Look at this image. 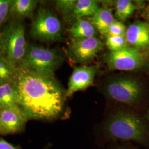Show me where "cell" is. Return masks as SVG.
<instances>
[{
	"instance_id": "6da1fadb",
	"label": "cell",
	"mask_w": 149,
	"mask_h": 149,
	"mask_svg": "<svg viewBox=\"0 0 149 149\" xmlns=\"http://www.w3.org/2000/svg\"><path fill=\"white\" fill-rule=\"evenodd\" d=\"M13 84L18 106L28 119L52 121L64 114L66 91L54 76L18 66Z\"/></svg>"
},
{
	"instance_id": "7a4b0ae2",
	"label": "cell",
	"mask_w": 149,
	"mask_h": 149,
	"mask_svg": "<svg viewBox=\"0 0 149 149\" xmlns=\"http://www.w3.org/2000/svg\"><path fill=\"white\" fill-rule=\"evenodd\" d=\"M102 137L107 142L134 141L146 145L149 133L143 119L133 112L120 110L107 118L102 127Z\"/></svg>"
},
{
	"instance_id": "3957f363",
	"label": "cell",
	"mask_w": 149,
	"mask_h": 149,
	"mask_svg": "<svg viewBox=\"0 0 149 149\" xmlns=\"http://www.w3.org/2000/svg\"><path fill=\"white\" fill-rule=\"evenodd\" d=\"M1 33L3 56L13 66H19L25 56L28 46L23 23L19 20L12 19L5 24Z\"/></svg>"
},
{
	"instance_id": "277c9868",
	"label": "cell",
	"mask_w": 149,
	"mask_h": 149,
	"mask_svg": "<svg viewBox=\"0 0 149 149\" xmlns=\"http://www.w3.org/2000/svg\"><path fill=\"white\" fill-rule=\"evenodd\" d=\"M62 55L55 50L37 45H28L22 66L42 74L54 76L62 64Z\"/></svg>"
},
{
	"instance_id": "5b68a950",
	"label": "cell",
	"mask_w": 149,
	"mask_h": 149,
	"mask_svg": "<svg viewBox=\"0 0 149 149\" xmlns=\"http://www.w3.org/2000/svg\"><path fill=\"white\" fill-rule=\"evenodd\" d=\"M32 37L43 42H54L62 39L63 26L59 18L47 8L40 7L30 28Z\"/></svg>"
},
{
	"instance_id": "8992f818",
	"label": "cell",
	"mask_w": 149,
	"mask_h": 149,
	"mask_svg": "<svg viewBox=\"0 0 149 149\" xmlns=\"http://www.w3.org/2000/svg\"><path fill=\"white\" fill-rule=\"evenodd\" d=\"M105 93L113 101L132 106L140 100L143 90L137 80L129 77H121L112 80L105 87Z\"/></svg>"
},
{
	"instance_id": "52a82bcc",
	"label": "cell",
	"mask_w": 149,
	"mask_h": 149,
	"mask_svg": "<svg viewBox=\"0 0 149 149\" xmlns=\"http://www.w3.org/2000/svg\"><path fill=\"white\" fill-rule=\"evenodd\" d=\"M107 65L111 70L133 71L144 64L143 54L136 48L126 47L116 52H110L104 58Z\"/></svg>"
},
{
	"instance_id": "ba28073f",
	"label": "cell",
	"mask_w": 149,
	"mask_h": 149,
	"mask_svg": "<svg viewBox=\"0 0 149 149\" xmlns=\"http://www.w3.org/2000/svg\"><path fill=\"white\" fill-rule=\"evenodd\" d=\"M101 40L96 37L80 39H71L69 47V54L74 61L86 63L95 58L102 48Z\"/></svg>"
},
{
	"instance_id": "9c48e42d",
	"label": "cell",
	"mask_w": 149,
	"mask_h": 149,
	"mask_svg": "<svg viewBox=\"0 0 149 149\" xmlns=\"http://www.w3.org/2000/svg\"><path fill=\"white\" fill-rule=\"evenodd\" d=\"M28 120L19 106L0 108V135L22 132L24 130Z\"/></svg>"
},
{
	"instance_id": "30bf717a",
	"label": "cell",
	"mask_w": 149,
	"mask_h": 149,
	"mask_svg": "<svg viewBox=\"0 0 149 149\" xmlns=\"http://www.w3.org/2000/svg\"><path fill=\"white\" fill-rule=\"evenodd\" d=\"M98 68L96 66H82L75 68L70 77L66 96L70 97L75 92L85 90L93 83Z\"/></svg>"
},
{
	"instance_id": "8fae6325",
	"label": "cell",
	"mask_w": 149,
	"mask_h": 149,
	"mask_svg": "<svg viewBox=\"0 0 149 149\" xmlns=\"http://www.w3.org/2000/svg\"><path fill=\"white\" fill-rule=\"evenodd\" d=\"M127 44L138 49L149 47V24L144 22H137L130 25L126 32Z\"/></svg>"
},
{
	"instance_id": "7c38bea8",
	"label": "cell",
	"mask_w": 149,
	"mask_h": 149,
	"mask_svg": "<svg viewBox=\"0 0 149 149\" xmlns=\"http://www.w3.org/2000/svg\"><path fill=\"white\" fill-rule=\"evenodd\" d=\"M36 0H11L10 17L13 19L19 20L32 17L37 6Z\"/></svg>"
},
{
	"instance_id": "4fadbf2b",
	"label": "cell",
	"mask_w": 149,
	"mask_h": 149,
	"mask_svg": "<svg viewBox=\"0 0 149 149\" xmlns=\"http://www.w3.org/2000/svg\"><path fill=\"white\" fill-rule=\"evenodd\" d=\"M71 39L95 37L97 30L90 22L84 19H77L68 30Z\"/></svg>"
},
{
	"instance_id": "5bb4252c",
	"label": "cell",
	"mask_w": 149,
	"mask_h": 149,
	"mask_svg": "<svg viewBox=\"0 0 149 149\" xmlns=\"http://www.w3.org/2000/svg\"><path fill=\"white\" fill-rule=\"evenodd\" d=\"M115 21L112 10L104 7L100 8L94 16L91 17L89 21L102 35L106 36L109 27Z\"/></svg>"
},
{
	"instance_id": "9a60e30c",
	"label": "cell",
	"mask_w": 149,
	"mask_h": 149,
	"mask_svg": "<svg viewBox=\"0 0 149 149\" xmlns=\"http://www.w3.org/2000/svg\"><path fill=\"white\" fill-rule=\"evenodd\" d=\"M18 106L17 93L13 82L0 83V108Z\"/></svg>"
},
{
	"instance_id": "2e32d148",
	"label": "cell",
	"mask_w": 149,
	"mask_h": 149,
	"mask_svg": "<svg viewBox=\"0 0 149 149\" xmlns=\"http://www.w3.org/2000/svg\"><path fill=\"white\" fill-rule=\"evenodd\" d=\"M97 2L93 0H78L74 7L72 15L77 19L92 17L100 10Z\"/></svg>"
},
{
	"instance_id": "e0dca14e",
	"label": "cell",
	"mask_w": 149,
	"mask_h": 149,
	"mask_svg": "<svg viewBox=\"0 0 149 149\" xmlns=\"http://www.w3.org/2000/svg\"><path fill=\"white\" fill-rule=\"evenodd\" d=\"M136 6L129 0H118L116 5V16L120 22L125 21L133 14Z\"/></svg>"
},
{
	"instance_id": "ac0fdd59",
	"label": "cell",
	"mask_w": 149,
	"mask_h": 149,
	"mask_svg": "<svg viewBox=\"0 0 149 149\" xmlns=\"http://www.w3.org/2000/svg\"><path fill=\"white\" fill-rule=\"evenodd\" d=\"M17 68L7 61L3 56H0V83L13 82Z\"/></svg>"
},
{
	"instance_id": "d6986e66",
	"label": "cell",
	"mask_w": 149,
	"mask_h": 149,
	"mask_svg": "<svg viewBox=\"0 0 149 149\" xmlns=\"http://www.w3.org/2000/svg\"><path fill=\"white\" fill-rule=\"evenodd\" d=\"M110 52H116L128 46L125 36H107L106 40Z\"/></svg>"
},
{
	"instance_id": "ffe728a7",
	"label": "cell",
	"mask_w": 149,
	"mask_h": 149,
	"mask_svg": "<svg viewBox=\"0 0 149 149\" xmlns=\"http://www.w3.org/2000/svg\"><path fill=\"white\" fill-rule=\"evenodd\" d=\"M77 1L75 0H58L56 1V8L64 16L72 15Z\"/></svg>"
},
{
	"instance_id": "44dd1931",
	"label": "cell",
	"mask_w": 149,
	"mask_h": 149,
	"mask_svg": "<svg viewBox=\"0 0 149 149\" xmlns=\"http://www.w3.org/2000/svg\"><path fill=\"white\" fill-rule=\"evenodd\" d=\"M11 0H0V29L5 26L10 17Z\"/></svg>"
},
{
	"instance_id": "7402d4cb",
	"label": "cell",
	"mask_w": 149,
	"mask_h": 149,
	"mask_svg": "<svg viewBox=\"0 0 149 149\" xmlns=\"http://www.w3.org/2000/svg\"><path fill=\"white\" fill-rule=\"evenodd\" d=\"M127 29L122 22L115 21L109 27L106 36H125Z\"/></svg>"
},
{
	"instance_id": "603a6c76",
	"label": "cell",
	"mask_w": 149,
	"mask_h": 149,
	"mask_svg": "<svg viewBox=\"0 0 149 149\" xmlns=\"http://www.w3.org/2000/svg\"><path fill=\"white\" fill-rule=\"evenodd\" d=\"M106 149H136L130 142L112 143Z\"/></svg>"
},
{
	"instance_id": "cb8c5ba5",
	"label": "cell",
	"mask_w": 149,
	"mask_h": 149,
	"mask_svg": "<svg viewBox=\"0 0 149 149\" xmlns=\"http://www.w3.org/2000/svg\"><path fill=\"white\" fill-rule=\"evenodd\" d=\"M0 149H20L0 138Z\"/></svg>"
},
{
	"instance_id": "d4e9b609",
	"label": "cell",
	"mask_w": 149,
	"mask_h": 149,
	"mask_svg": "<svg viewBox=\"0 0 149 149\" xmlns=\"http://www.w3.org/2000/svg\"><path fill=\"white\" fill-rule=\"evenodd\" d=\"M0 56H3V48H2V40L1 37V33L0 32Z\"/></svg>"
},
{
	"instance_id": "484cf974",
	"label": "cell",
	"mask_w": 149,
	"mask_h": 149,
	"mask_svg": "<svg viewBox=\"0 0 149 149\" xmlns=\"http://www.w3.org/2000/svg\"><path fill=\"white\" fill-rule=\"evenodd\" d=\"M147 117H148V120H149V110H148V114H147Z\"/></svg>"
},
{
	"instance_id": "4316f807",
	"label": "cell",
	"mask_w": 149,
	"mask_h": 149,
	"mask_svg": "<svg viewBox=\"0 0 149 149\" xmlns=\"http://www.w3.org/2000/svg\"><path fill=\"white\" fill-rule=\"evenodd\" d=\"M148 16H149V15H148Z\"/></svg>"
}]
</instances>
